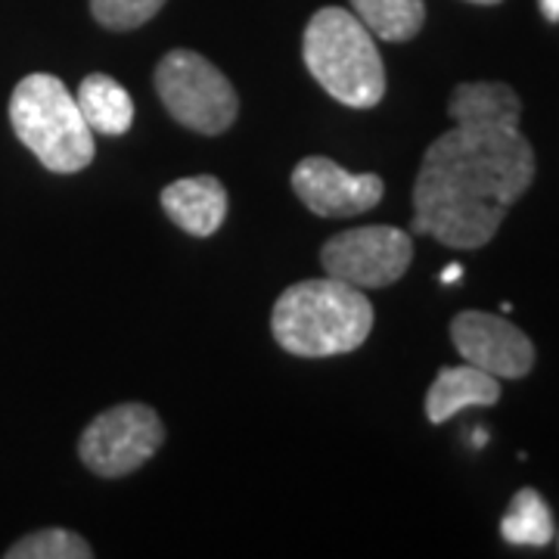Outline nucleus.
Instances as JSON below:
<instances>
[{"instance_id": "nucleus-3", "label": "nucleus", "mask_w": 559, "mask_h": 559, "mask_svg": "<svg viewBox=\"0 0 559 559\" xmlns=\"http://www.w3.org/2000/svg\"><path fill=\"white\" fill-rule=\"evenodd\" d=\"M301 57L333 100L370 109L385 97V66L370 28L342 7H323L305 25Z\"/></svg>"}, {"instance_id": "nucleus-14", "label": "nucleus", "mask_w": 559, "mask_h": 559, "mask_svg": "<svg viewBox=\"0 0 559 559\" xmlns=\"http://www.w3.org/2000/svg\"><path fill=\"white\" fill-rule=\"evenodd\" d=\"M500 535L513 547H547L557 528H554V513L547 500L540 498L535 488H522L510 503V510L500 520Z\"/></svg>"}, {"instance_id": "nucleus-5", "label": "nucleus", "mask_w": 559, "mask_h": 559, "mask_svg": "<svg viewBox=\"0 0 559 559\" xmlns=\"http://www.w3.org/2000/svg\"><path fill=\"white\" fill-rule=\"evenodd\" d=\"M156 94L171 119L200 134H224L240 112L237 91L227 75L193 50H171L162 57L156 66Z\"/></svg>"}, {"instance_id": "nucleus-6", "label": "nucleus", "mask_w": 559, "mask_h": 559, "mask_svg": "<svg viewBox=\"0 0 559 559\" xmlns=\"http://www.w3.org/2000/svg\"><path fill=\"white\" fill-rule=\"evenodd\" d=\"M165 441L159 414L146 404H119L94 419L79 441V454L91 473L119 479L140 469Z\"/></svg>"}, {"instance_id": "nucleus-9", "label": "nucleus", "mask_w": 559, "mask_h": 559, "mask_svg": "<svg viewBox=\"0 0 559 559\" xmlns=\"http://www.w3.org/2000/svg\"><path fill=\"white\" fill-rule=\"evenodd\" d=\"M293 190L320 218H355L377 209L385 193L380 175H355L323 156H308L293 168Z\"/></svg>"}, {"instance_id": "nucleus-12", "label": "nucleus", "mask_w": 559, "mask_h": 559, "mask_svg": "<svg viewBox=\"0 0 559 559\" xmlns=\"http://www.w3.org/2000/svg\"><path fill=\"white\" fill-rule=\"evenodd\" d=\"M448 112L454 124H485V128H520L522 103L510 84L498 81H473L457 84Z\"/></svg>"}, {"instance_id": "nucleus-13", "label": "nucleus", "mask_w": 559, "mask_h": 559, "mask_svg": "<svg viewBox=\"0 0 559 559\" xmlns=\"http://www.w3.org/2000/svg\"><path fill=\"white\" fill-rule=\"evenodd\" d=\"M79 109L94 134L119 138L134 121V100L112 75H87L79 87Z\"/></svg>"}, {"instance_id": "nucleus-16", "label": "nucleus", "mask_w": 559, "mask_h": 559, "mask_svg": "<svg viewBox=\"0 0 559 559\" xmlns=\"http://www.w3.org/2000/svg\"><path fill=\"white\" fill-rule=\"evenodd\" d=\"M94 550L91 544L75 535V532H66V528H44L35 532L28 538L16 540L7 559H91Z\"/></svg>"}, {"instance_id": "nucleus-1", "label": "nucleus", "mask_w": 559, "mask_h": 559, "mask_svg": "<svg viewBox=\"0 0 559 559\" xmlns=\"http://www.w3.org/2000/svg\"><path fill=\"white\" fill-rule=\"evenodd\" d=\"M532 180L535 150L520 128L454 124L419 165L414 234H429L451 249H481Z\"/></svg>"}, {"instance_id": "nucleus-20", "label": "nucleus", "mask_w": 559, "mask_h": 559, "mask_svg": "<svg viewBox=\"0 0 559 559\" xmlns=\"http://www.w3.org/2000/svg\"><path fill=\"white\" fill-rule=\"evenodd\" d=\"M469 3H481V7H495L500 0H469Z\"/></svg>"}, {"instance_id": "nucleus-11", "label": "nucleus", "mask_w": 559, "mask_h": 559, "mask_svg": "<svg viewBox=\"0 0 559 559\" xmlns=\"http://www.w3.org/2000/svg\"><path fill=\"white\" fill-rule=\"evenodd\" d=\"M500 399L498 377L485 373L473 364L444 367L426 392V417L429 423H448L466 407H491Z\"/></svg>"}, {"instance_id": "nucleus-4", "label": "nucleus", "mask_w": 559, "mask_h": 559, "mask_svg": "<svg viewBox=\"0 0 559 559\" xmlns=\"http://www.w3.org/2000/svg\"><path fill=\"white\" fill-rule=\"evenodd\" d=\"M10 121L22 146L32 150L47 171L75 175L94 162V131L57 75H25L10 97Z\"/></svg>"}, {"instance_id": "nucleus-7", "label": "nucleus", "mask_w": 559, "mask_h": 559, "mask_svg": "<svg viewBox=\"0 0 559 559\" xmlns=\"http://www.w3.org/2000/svg\"><path fill=\"white\" fill-rule=\"evenodd\" d=\"M414 261V240L401 227L373 224L336 234L323 242L320 264L326 277L345 280L358 289H382L399 283Z\"/></svg>"}, {"instance_id": "nucleus-10", "label": "nucleus", "mask_w": 559, "mask_h": 559, "mask_svg": "<svg viewBox=\"0 0 559 559\" xmlns=\"http://www.w3.org/2000/svg\"><path fill=\"white\" fill-rule=\"evenodd\" d=\"M162 209L190 237H212L227 218V190L212 175L180 178L162 190Z\"/></svg>"}, {"instance_id": "nucleus-8", "label": "nucleus", "mask_w": 559, "mask_h": 559, "mask_svg": "<svg viewBox=\"0 0 559 559\" xmlns=\"http://www.w3.org/2000/svg\"><path fill=\"white\" fill-rule=\"evenodd\" d=\"M460 358L498 380H522L535 367V345L510 320L485 311H460L451 320Z\"/></svg>"}, {"instance_id": "nucleus-15", "label": "nucleus", "mask_w": 559, "mask_h": 559, "mask_svg": "<svg viewBox=\"0 0 559 559\" xmlns=\"http://www.w3.org/2000/svg\"><path fill=\"white\" fill-rule=\"evenodd\" d=\"M358 16L370 35L380 40H411L426 22L423 0H352Z\"/></svg>"}, {"instance_id": "nucleus-18", "label": "nucleus", "mask_w": 559, "mask_h": 559, "mask_svg": "<svg viewBox=\"0 0 559 559\" xmlns=\"http://www.w3.org/2000/svg\"><path fill=\"white\" fill-rule=\"evenodd\" d=\"M540 13L547 22H559V0H538Z\"/></svg>"}, {"instance_id": "nucleus-2", "label": "nucleus", "mask_w": 559, "mask_h": 559, "mask_svg": "<svg viewBox=\"0 0 559 559\" xmlns=\"http://www.w3.org/2000/svg\"><path fill=\"white\" fill-rule=\"evenodd\" d=\"M271 330L280 348L299 358H330L360 348L373 330L364 289L336 277L289 286L274 305Z\"/></svg>"}, {"instance_id": "nucleus-17", "label": "nucleus", "mask_w": 559, "mask_h": 559, "mask_svg": "<svg viewBox=\"0 0 559 559\" xmlns=\"http://www.w3.org/2000/svg\"><path fill=\"white\" fill-rule=\"evenodd\" d=\"M165 0H91L94 20L112 32H131L153 20Z\"/></svg>"}, {"instance_id": "nucleus-19", "label": "nucleus", "mask_w": 559, "mask_h": 559, "mask_svg": "<svg viewBox=\"0 0 559 559\" xmlns=\"http://www.w3.org/2000/svg\"><path fill=\"white\" fill-rule=\"evenodd\" d=\"M463 277V267L460 264H448L444 271H441V283H457Z\"/></svg>"}]
</instances>
